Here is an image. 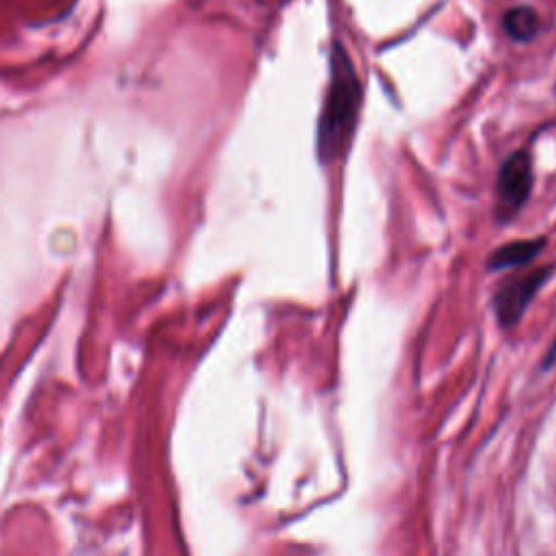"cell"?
<instances>
[{"label":"cell","mask_w":556,"mask_h":556,"mask_svg":"<svg viewBox=\"0 0 556 556\" xmlns=\"http://www.w3.org/2000/svg\"><path fill=\"white\" fill-rule=\"evenodd\" d=\"M361 102L363 85L354 63L343 43L334 41L330 52V80L317 122L319 161L332 163L348 150L356 128Z\"/></svg>","instance_id":"cell-1"},{"label":"cell","mask_w":556,"mask_h":556,"mask_svg":"<svg viewBox=\"0 0 556 556\" xmlns=\"http://www.w3.org/2000/svg\"><path fill=\"white\" fill-rule=\"evenodd\" d=\"M532 189V163L526 150L508 156L497 174L495 215L500 222L513 219L526 204Z\"/></svg>","instance_id":"cell-2"},{"label":"cell","mask_w":556,"mask_h":556,"mask_svg":"<svg viewBox=\"0 0 556 556\" xmlns=\"http://www.w3.org/2000/svg\"><path fill=\"white\" fill-rule=\"evenodd\" d=\"M547 276H549V267H534V269L517 271L504 282H500L493 295V308L500 326L508 328L519 321L526 306L536 295V291L547 280Z\"/></svg>","instance_id":"cell-3"},{"label":"cell","mask_w":556,"mask_h":556,"mask_svg":"<svg viewBox=\"0 0 556 556\" xmlns=\"http://www.w3.org/2000/svg\"><path fill=\"white\" fill-rule=\"evenodd\" d=\"M545 239H521V241H510L497 250L491 252L486 267L489 269H508V267H523L530 263L543 248Z\"/></svg>","instance_id":"cell-4"},{"label":"cell","mask_w":556,"mask_h":556,"mask_svg":"<svg viewBox=\"0 0 556 556\" xmlns=\"http://www.w3.org/2000/svg\"><path fill=\"white\" fill-rule=\"evenodd\" d=\"M504 28L513 39L530 41L539 33L541 20L530 7H513L504 13Z\"/></svg>","instance_id":"cell-5"}]
</instances>
